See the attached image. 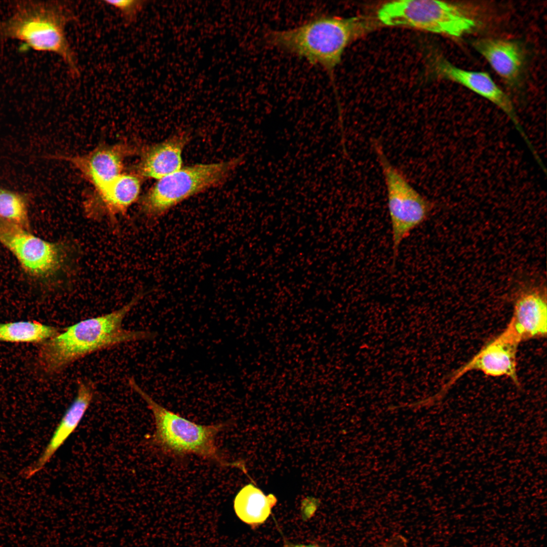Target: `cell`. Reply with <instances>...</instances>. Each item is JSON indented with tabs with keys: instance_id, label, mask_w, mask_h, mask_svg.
<instances>
[{
	"instance_id": "obj_1",
	"label": "cell",
	"mask_w": 547,
	"mask_h": 547,
	"mask_svg": "<svg viewBox=\"0 0 547 547\" xmlns=\"http://www.w3.org/2000/svg\"><path fill=\"white\" fill-rule=\"evenodd\" d=\"M142 296L136 295L109 313L62 328L58 334L41 344L37 357L41 373L47 377H56L91 354L128 343L153 339L155 333L123 326L124 319Z\"/></svg>"
},
{
	"instance_id": "obj_2",
	"label": "cell",
	"mask_w": 547,
	"mask_h": 547,
	"mask_svg": "<svg viewBox=\"0 0 547 547\" xmlns=\"http://www.w3.org/2000/svg\"><path fill=\"white\" fill-rule=\"evenodd\" d=\"M372 25L365 17L320 14L292 28L268 31L264 40L276 49L320 67L333 81L346 48Z\"/></svg>"
},
{
	"instance_id": "obj_3",
	"label": "cell",
	"mask_w": 547,
	"mask_h": 547,
	"mask_svg": "<svg viewBox=\"0 0 547 547\" xmlns=\"http://www.w3.org/2000/svg\"><path fill=\"white\" fill-rule=\"evenodd\" d=\"M74 17L68 7L60 2L21 1L9 16L0 20V41H19L26 49L55 54L77 76L76 57L66 34Z\"/></svg>"
},
{
	"instance_id": "obj_4",
	"label": "cell",
	"mask_w": 547,
	"mask_h": 547,
	"mask_svg": "<svg viewBox=\"0 0 547 547\" xmlns=\"http://www.w3.org/2000/svg\"><path fill=\"white\" fill-rule=\"evenodd\" d=\"M128 384L147 404L154 419L155 431L151 438L153 445L162 451L174 455H194L213 461L223 467H238L223 456L216 442L223 423L202 425L189 420L155 402L137 383L128 378Z\"/></svg>"
},
{
	"instance_id": "obj_5",
	"label": "cell",
	"mask_w": 547,
	"mask_h": 547,
	"mask_svg": "<svg viewBox=\"0 0 547 547\" xmlns=\"http://www.w3.org/2000/svg\"><path fill=\"white\" fill-rule=\"evenodd\" d=\"M371 143L386 187L394 267L401 244L414 230L428 219L435 204L416 189L402 171L391 163L378 140L372 139Z\"/></svg>"
},
{
	"instance_id": "obj_6",
	"label": "cell",
	"mask_w": 547,
	"mask_h": 547,
	"mask_svg": "<svg viewBox=\"0 0 547 547\" xmlns=\"http://www.w3.org/2000/svg\"><path fill=\"white\" fill-rule=\"evenodd\" d=\"M239 162L232 159L211 164L181 168L160 179L140 201L142 213L150 219H158L189 197L224 182Z\"/></svg>"
},
{
	"instance_id": "obj_7",
	"label": "cell",
	"mask_w": 547,
	"mask_h": 547,
	"mask_svg": "<svg viewBox=\"0 0 547 547\" xmlns=\"http://www.w3.org/2000/svg\"><path fill=\"white\" fill-rule=\"evenodd\" d=\"M381 24L404 26L460 37L476 27L475 19L458 5L430 0H400L382 5L377 14Z\"/></svg>"
},
{
	"instance_id": "obj_8",
	"label": "cell",
	"mask_w": 547,
	"mask_h": 547,
	"mask_svg": "<svg viewBox=\"0 0 547 547\" xmlns=\"http://www.w3.org/2000/svg\"><path fill=\"white\" fill-rule=\"evenodd\" d=\"M0 243L13 254L27 275L41 282L58 278L71 264L72 251L68 243L46 241L1 218Z\"/></svg>"
},
{
	"instance_id": "obj_9",
	"label": "cell",
	"mask_w": 547,
	"mask_h": 547,
	"mask_svg": "<svg viewBox=\"0 0 547 547\" xmlns=\"http://www.w3.org/2000/svg\"><path fill=\"white\" fill-rule=\"evenodd\" d=\"M520 341L507 327L493 337L467 362L452 373L446 384L449 387L465 373L482 372L493 376H505L519 385L517 372V353Z\"/></svg>"
},
{
	"instance_id": "obj_10",
	"label": "cell",
	"mask_w": 547,
	"mask_h": 547,
	"mask_svg": "<svg viewBox=\"0 0 547 547\" xmlns=\"http://www.w3.org/2000/svg\"><path fill=\"white\" fill-rule=\"evenodd\" d=\"M546 288L542 286H527L518 292L506 327L520 342L546 336Z\"/></svg>"
},
{
	"instance_id": "obj_11",
	"label": "cell",
	"mask_w": 547,
	"mask_h": 547,
	"mask_svg": "<svg viewBox=\"0 0 547 547\" xmlns=\"http://www.w3.org/2000/svg\"><path fill=\"white\" fill-rule=\"evenodd\" d=\"M96 393L94 382L87 378L77 380L76 393L65 411L51 438L38 459L25 472L30 478L41 471L75 430L92 403Z\"/></svg>"
},
{
	"instance_id": "obj_12",
	"label": "cell",
	"mask_w": 547,
	"mask_h": 547,
	"mask_svg": "<svg viewBox=\"0 0 547 547\" xmlns=\"http://www.w3.org/2000/svg\"><path fill=\"white\" fill-rule=\"evenodd\" d=\"M141 180L137 174H122L99 190L87 203L86 211L89 217L97 218L106 216L114 219L124 214L138 199Z\"/></svg>"
},
{
	"instance_id": "obj_13",
	"label": "cell",
	"mask_w": 547,
	"mask_h": 547,
	"mask_svg": "<svg viewBox=\"0 0 547 547\" xmlns=\"http://www.w3.org/2000/svg\"><path fill=\"white\" fill-rule=\"evenodd\" d=\"M433 65L439 76L463 85L488 99L504 111L517 124L511 100L488 73L461 69L441 57L436 58Z\"/></svg>"
},
{
	"instance_id": "obj_14",
	"label": "cell",
	"mask_w": 547,
	"mask_h": 547,
	"mask_svg": "<svg viewBox=\"0 0 547 547\" xmlns=\"http://www.w3.org/2000/svg\"><path fill=\"white\" fill-rule=\"evenodd\" d=\"M127 151L122 145L102 146L68 160L97 190L122 174Z\"/></svg>"
},
{
	"instance_id": "obj_15",
	"label": "cell",
	"mask_w": 547,
	"mask_h": 547,
	"mask_svg": "<svg viewBox=\"0 0 547 547\" xmlns=\"http://www.w3.org/2000/svg\"><path fill=\"white\" fill-rule=\"evenodd\" d=\"M186 133L178 134L147 147L137 170L140 177L160 179L182 168V153L188 141Z\"/></svg>"
},
{
	"instance_id": "obj_16",
	"label": "cell",
	"mask_w": 547,
	"mask_h": 547,
	"mask_svg": "<svg viewBox=\"0 0 547 547\" xmlns=\"http://www.w3.org/2000/svg\"><path fill=\"white\" fill-rule=\"evenodd\" d=\"M472 44L504 81L513 83L518 80L522 68L523 56L517 43L507 40L486 37L475 40Z\"/></svg>"
},
{
	"instance_id": "obj_17",
	"label": "cell",
	"mask_w": 547,
	"mask_h": 547,
	"mask_svg": "<svg viewBox=\"0 0 547 547\" xmlns=\"http://www.w3.org/2000/svg\"><path fill=\"white\" fill-rule=\"evenodd\" d=\"M277 502L276 496L266 495L252 484L244 486L233 500L236 515L243 522L253 527L265 522Z\"/></svg>"
},
{
	"instance_id": "obj_18",
	"label": "cell",
	"mask_w": 547,
	"mask_h": 547,
	"mask_svg": "<svg viewBox=\"0 0 547 547\" xmlns=\"http://www.w3.org/2000/svg\"><path fill=\"white\" fill-rule=\"evenodd\" d=\"M61 329L35 321L0 323V342L41 344Z\"/></svg>"
},
{
	"instance_id": "obj_19",
	"label": "cell",
	"mask_w": 547,
	"mask_h": 547,
	"mask_svg": "<svg viewBox=\"0 0 547 547\" xmlns=\"http://www.w3.org/2000/svg\"><path fill=\"white\" fill-rule=\"evenodd\" d=\"M27 193L0 188V218L30 230Z\"/></svg>"
},
{
	"instance_id": "obj_20",
	"label": "cell",
	"mask_w": 547,
	"mask_h": 547,
	"mask_svg": "<svg viewBox=\"0 0 547 547\" xmlns=\"http://www.w3.org/2000/svg\"><path fill=\"white\" fill-rule=\"evenodd\" d=\"M116 10L127 24L134 21L142 7V2L136 0L104 1Z\"/></svg>"
},
{
	"instance_id": "obj_21",
	"label": "cell",
	"mask_w": 547,
	"mask_h": 547,
	"mask_svg": "<svg viewBox=\"0 0 547 547\" xmlns=\"http://www.w3.org/2000/svg\"><path fill=\"white\" fill-rule=\"evenodd\" d=\"M407 540L405 538L400 535L394 536L389 539L385 541L374 547H406ZM282 547H322L316 544H303L294 543L290 542H285Z\"/></svg>"
}]
</instances>
